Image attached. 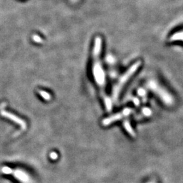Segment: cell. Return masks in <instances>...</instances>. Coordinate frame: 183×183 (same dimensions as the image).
Here are the masks:
<instances>
[{
    "label": "cell",
    "instance_id": "30bf717a",
    "mask_svg": "<svg viewBox=\"0 0 183 183\" xmlns=\"http://www.w3.org/2000/svg\"><path fill=\"white\" fill-rule=\"evenodd\" d=\"M71 2H72V3H77V2H79V0H70Z\"/></svg>",
    "mask_w": 183,
    "mask_h": 183
},
{
    "label": "cell",
    "instance_id": "8fae6325",
    "mask_svg": "<svg viewBox=\"0 0 183 183\" xmlns=\"http://www.w3.org/2000/svg\"><path fill=\"white\" fill-rule=\"evenodd\" d=\"M148 183H155L154 182H148Z\"/></svg>",
    "mask_w": 183,
    "mask_h": 183
},
{
    "label": "cell",
    "instance_id": "277c9868",
    "mask_svg": "<svg viewBox=\"0 0 183 183\" xmlns=\"http://www.w3.org/2000/svg\"><path fill=\"white\" fill-rule=\"evenodd\" d=\"M0 115L4 117H6L8 119H10V120H12V121L15 122L17 124H18V125L20 126L21 127V130L19 132H17L15 133V135H14V136H17L18 135H19L20 133L23 132L24 130H25L26 128V122L23 120V119H20V117H18L16 116L14 114H12L10 112H8V111H6L4 110H2L0 111Z\"/></svg>",
    "mask_w": 183,
    "mask_h": 183
},
{
    "label": "cell",
    "instance_id": "6da1fadb",
    "mask_svg": "<svg viewBox=\"0 0 183 183\" xmlns=\"http://www.w3.org/2000/svg\"><path fill=\"white\" fill-rule=\"evenodd\" d=\"M102 40L100 36H97L94 39L93 49H92V73L93 75L95 84L100 90V96H102L105 102L106 109L108 111L112 110L111 100L106 94V78L104 69H103L100 56L102 52Z\"/></svg>",
    "mask_w": 183,
    "mask_h": 183
},
{
    "label": "cell",
    "instance_id": "5b68a950",
    "mask_svg": "<svg viewBox=\"0 0 183 183\" xmlns=\"http://www.w3.org/2000/svg\"><path fill=\"white\" fill-rule=\"evenodd\" d=\"M132 110L130 108H126L121 111V112H119L118 113L115 114V115H113L112 116L108 117L102 120V125L104 126H107L110 125L113 122L117 121L119 120H120L123 117H128L130 114H131Z\"/></svg>",
    "mask_w": 183,
    "mask_h": 183
},
{
    "label": "cell",
    "instance_id": "ba28073f",
    "mask_svg": "<svg viewBox=\"0 0 183 183\" xmlns=\"http://www.w3.org/2000/svg\"><path fill=\"white\" fill-rule=\"evenodd\" d=\"M50 158L52 159V160H56V159L58 158V155H57L56 153L52 152V153H50Z\"/></svg>",
    "mask_w": 183,
    "mask_h": 183
},
{
    "label": "cell",
    "instance_id": "52a82bcc",
    "mask_svg": "<svg viewBox=\"0 0 183 183\" xmlns=\"http://www.w3.org/2000/svg\"><path fill=\"white\" fill-rule=\"evenodd\" d=\"M38 92L44 99L46 100H49L51 99V96H50V94L49 93H47V92L44 91V90H39Z\"/></svg>",
    "mask_w": 183,
    "mask_h": 183
},
{
    "label": "cell",
    "instance_id": "9c48e42d",
    "mask_svg": "<svg viewBox=\"0 0 183 183\" xmlns=\"http://www.w3.org/2000/svg\"><path fill=\"white\" fill-rule=\"evenodd\" d=\"M6 105H7V103H6V102H3V103H2V104H0V108H4V107H6Z\"/></svg>",
    "mask_w": 183,
    "mask_h": 183
},
{
    "label": "cell",
    "instance_id": "3957f363",
    "mask_svg": "<svg viewBox=\"0 0 183 183\" xmlns=\"http://www.w3.org/2000/svg\"><path fill=\"white\" fill-rule=\"evenodd\" d=\"M2 172L4 174L13 175L16 178L22 183H31V179L29 175L23 169H12L8 166H4L2 168Z\"/></svg>",
    "mask_w": 183,
    "mask_h": 183
},
{
    "label": "cell",
    "instance_id": "7a4b0ae2",
    "mask_svg": "<svg viewBox=\"0 0 183 183\" xmlns=\"http://www.w3.org/2000/svg\"><path fill=\"white\" fill-rule=\"evenodd\" d=\"M140 64H141L140 61H138V62L135 63L127 70L126 72L124 73L120 77L119 80L117 81V83L113 86L112 90V99L113 100L116 101L118 99L122 89L124 88V86L128 81L129 79L132 78V75L136 73V71L140 66Z\"/></svg>",
    "mask_w": 183,
    "mask_h": 183
},
{
    "label": "cell",
    "instance_id": "8992f818",
    "mask_svg": "<svg viewBox=\"0 0 183 183\" xmlns=\"http://www.w3.org/2000/svg\"><path fill=\"white\" fill-rule=\"evenodd\" d=\"M124 127L130 136H135V132L133 130V129H132V126H130V121L128 120H125L124 121Z\"/></svg>",
    "mask_w": 183,
    "mask_h": 183
}]
</instances>
